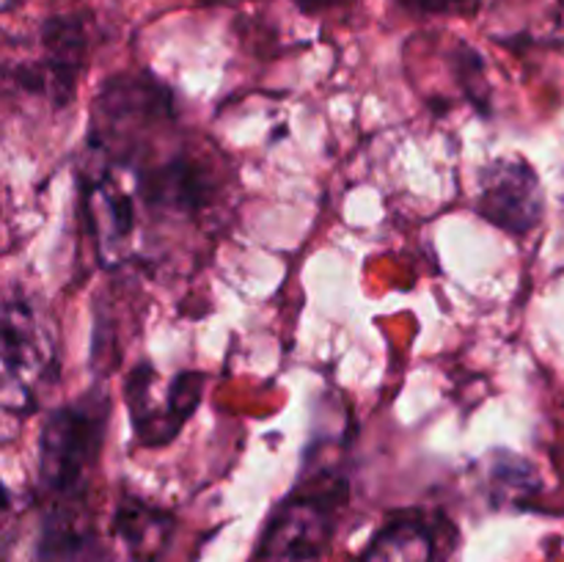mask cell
I'll list each match as a JSON object with an SVG mask.
<instances>
[{
	"label": "cell",
	"instance_id": "6da1fadb",
	"mask_svg": "<svg viewBox=\"0 0 564 562\" xmlns=\"http://www.w3.org/2000/svg\"><path fill=\"white\" fill-rule=\"evenodd\" d=\"M110 422V400L88 391L44 419L39 435V483L47 494H77L88 468L97 463Z\"/></svg>",
	"mask_w": 564,
	"mask_h": 562
},
{
	"label": "cell",
	"instance_id": "7a4b0ae2",
	"mask_svg": "<svg viewBox=\"0 0 564 562\" xmlns=\"http://www.w3.org/2000/svg\"><path fill=\"white\" fill-rule=\"evenodd\" d=\"M55 375V342L25 298L3 309V408L28 413Z\"/></svg>",
	"mask_w": 564,
	"mask_h": 562
},
{
	"label": "cell",
	"instance_id": "3957f363",
	"mask_svg": "<svg viewBox=\"0 0 564 562\" xmlns=\"http://www.w3.org/2000/svg\"><path fill=\"white\" fill-rule=\"evenodd\" d=\"M545 198L538 174L523 158H499L482 171L479 215L510 235H527L543 220Z\"/></svg>",
	"mask_w": 564,
	"mask_h": 562
},
{
	"label": "cell",
	"instance_id": "277c9868",
	"mask_svg": "<svg viewBox=\"0 0 564 562\" xmlns=\"http://www.w3.org/2000/svg\"><path fill=\"white\" fill-rule=\"evenodd\" d=\"M154 380H158V372L149 364L132 369L127 378V402H130V419L138 439L143 444L158 446L169 444L196 411L198 400H202L204 375L191 372V369L176 375L165 391L163 408H158V400L152 397Z\"/></svg>",
	"mask_w": 564,
	"mask_h": 562
},
{
	"label": "cell",
	"instance_id": "5b68a950",
	"mask_svg": "<svg viewBox=\"0 0 564 562\" xmlns=\"http://www.w3.org/2000/svg\"><path fill=\"white\" fill-rule=\"evenodd\" d=\"M88 53V33L77 17H53L42 25V58L20 66V86L69 105Z\"/></svg>",
	"mask_w": 564,
	"mask_h": 562
},
{
	"label": "cell",
	"instance_id": "8992f818",
	"mask_svg": "<svg viewBox=\"0 0 564 562\" xmlns=\"http://www.w3.org/2000/svg\"><path fill=\"white\" fill-rule=\"evenodd\" d=\"M334 538V499L306 496L286 501L284 510L270 521L262 551L275 562H306L325 551Z\"/></svg>",
	"mask_w": 564,
	"mask_h": 562
},
{
	"label": "cell",
	"instance_id": "52a82bcc",
	"mask_svg": "<svg viewBox=\"0 0 564 562\" xmlns=\"http://www.w3.org/2000/svg\"><path fill=\"white\" fill-rule=\"evenodd\" d=\"M138 196L149 207L171 209V213H198L213 198V176L193 160L171 158L169 163L138 174Z\"/></svg>",
	"mask_w": 564,
	"mask_h": 562
},
{
	"label": "cell",
	"instance_id": "ba28073f",
	"mask_svg": "<svg viewBox=\"0 0 564 562\" xmlns=\"http://www.w3.org/2000/svg\"><path fill=\"white\" fill-rule=\"evenodd\" d=\"M36 562H105V554L88 523L55 507L42 518Z\"/></svg>",
	"mask_w": 564,
	"mask_h": 562
},
{
	"label": "cell",
	"instance_id": "9c48e42d",
	"mask_svg": "<svg viewBox=\"0 0 564 562\" xmlns=\"http://www.w3.org/2000/svg\"><path fill=\"white\" fill-rule=\"evenodd\" d=\"M433 540L427 529L416 521L386 527L364 554V562H430Z\"/></svg>",
	"mask_w": 564,
	"mask_h": 562
},
{
	"label": "cell",
	"instance_id": "30bf717a",
	"mask_svg": "<svg viewBox=\"0 0 564 562\" xmlns=\"http://www.w3.org/2000/svg\"><path fill=\"white\" fill-rule=\"evenodd\" d=\"M400 9L416 11V14H441L455 6V0H394Z\"/></svg>",
	"mask_w": 564,
	"mask_h": 562
},
{
	"label": "cell",
	"instance_id": "8fae6325",
	"mask_svg": "<svg viewBox=\"0 0 564 562\" xmlns=\"http://www.w3.org/2000/svg\"><path fill=\"white\" fill-rule=\"evenodd\" d=\"M341 3H347V0H295V6L303 11V14H323V11L334 9V6H341Z\"/></svg>",
	"mask_w": 564,
	"mask_h": 562
}]
</instances>
